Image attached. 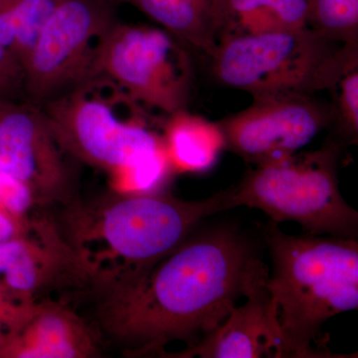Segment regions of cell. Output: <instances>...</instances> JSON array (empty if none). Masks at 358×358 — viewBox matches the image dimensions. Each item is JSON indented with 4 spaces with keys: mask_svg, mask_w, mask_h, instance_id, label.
Listing matches in <instances>:
<instances>
[{
    "mask_svg": "<svg viewBox=\"0 0 358 358\" xmlns=\"http://www.w3.org/2000/svg\"><path fill=\"white\" fill-rule=\"evenodd\" d=\"M268 268L248 235L229 224L193 231L147 274L94 287L96 333L126 357H159L173 341L187 348L220 326Z\"/></svg>",
    "mask_w": 358,
    "mask_h": 358,
    "instance_id": "1",
    "label": "cell"
},
{
    "mask_svg": "<svg viewBox=\"0 0 358 358\" xmlns=\"http://www.w3.org/2000/svg\"><path fill=\"white\" fill-rule=\"evenodd\" d=\"M231 188L185 200L162 192H122L92 203L65 205L66 241L83 259L93 284L131 282L147 274L205 219L233 209Z\"/></svg>",
    "mask_w": 358,
    "mask_h": 358,
    "instance_id": "2",
    "label": "cell"
},
{
    "mask_svg": "<svg viewBox=\"0 0 358 358\" xmlns=\"http://www.w3.org/2000/svg\"><path fill=\"white\" fill-rule=\"evenodd\" d=\"M272 273L266 287L286 358L348 357L327 348L322 326L358 308L357 239L289 235L271 221L264 230Z\"/></svg>",
    "mask_w": 358,
    "mask_h": 358,
    "instance_id": "3",
    "label": "cell"
},
{
    "mask_svg": "<svg viewBox=\"0 0 358 358\" xmlns=\"http://www.w3.org/2000/svg\"><path fill=\"white\" fill-rule=\"evenodd\" d=\"M61 147L76 162L121 176L166 152L159 117L100 74L39 106Z\"/></svg>",
    "mask_w": 358,
    "mask_h": 358,
    "instance_id": "4",
    "label": "cell"
},
{
    "mask_svg": "<svg viewBox=\"0 0 358 358\" xmlns=\"http://www.w3.org/2000/svg\"><path fill=\"white\" fill-rule=\"evenodd\" d=\"M210 70L223 86L252 98L331 93L358 60V44L327 39L310 27L228 37L218 41Z\"/></svg>",
    "mask_w": 358,
    "mask_h": 358,
    "instance_id": "5",
    "label": "cell"
},
{
    "mask_svg": "<svg viewBox=\"0 0 358 358\" xmlns=\"http://www.w3.org/2000/svg\"><path fill=\"white\" fill-rule=\"evenodd\" d=\"M343 148L331 136L317 150L250 169L231 188L233 208L247 206L275 223L300 224L306 234L357 239V211L339 190Z\"/></svg>",
    "mask_w": 358,
    "mask_h": 358,
    "instance_id": "6",
    "label": "cell"
},
{
    "mask_svg": "<svg viewBox=\"0 0 358 358\" xmlns=\"http://www.w3.org/2000/svg\"><path fill=\"white\" fill-rule=\"evenodd\" d=\"M117 7L113 0H60L26 63L25 101L44 105L100 75Z\"/></svg>",
    "mask_w": 358,
    "mask_h": 358,
    "instance_id": "7",
    "label": "cell"
},
{
    "mask_svg": "<svg viewBox=\"0 0 358 358\" xmlns=\"http://www.w3.org/2000/svg\"><path fill=\"white\" fill-rule=\"evenodd\" d=\"M189 47L159 26L119 22L103 50L100 74L164 117L187 110L194 67Z\"/></svg>",
    "mask_w": 358,
    "mask_h": 358,
    "instance_id": "8",
    "label": "cell"
},
{
    "mask_svg": "<svg viewBox=\"0 0 358 358\" xmlns=\"http://www.w3.org/2000/svg\"><path fill=\"white\" fill-rule=\"evenodd\" d=\"M331 103L315 96L253 98L248 108L219 122L226 148L254 166L300 152L334 122Z\"/></svg>",
    "mask_w": 358,
    "mask_h": 358,
    "instance_id": "9",
    "label": "cell"
},
{
    "mask_svg": "<svg viewBox=\"0 0 358 358\" xmlns=\"http://www.w3.org/2000/svg\"><path fill=\"white\" fill-rule=\"evenodd\" d=\"M70 160L39 106L22 101L0 109V173L28 186L37 204L75 199Z\"/></svg>",
    "mask_w": 358,
    "mask_h": 358,
    "instance_id": "10",
    "label": "cell"
},
{
    "mask_svg": "<svg viewBox=\"0 0 358 358\" xmlns=\"http://www.w3.org/2000/svg\"><path fill=\"white\" fill-rule=\"evenodd\" d=\"M87 264L55 224L30 220L20 236L0 243V285L16 300L35 303L55 289H90Z\"/></svg>",
    "mask_w": 358,
    "mask_h": 358,
    "instance_id": "11",
    "label": "cell"
},
{
    "mask_svg": "<svg viewBox=\"0 0 358 358\" xmlns=\"http://www.w3.org/2000/svg\"><path fill=\"white\" fill-rule=\"evenodd\" d=\"M266 281L247 294L220 326L199 343L178 352H162L171 358H286L279 324Z\"/></svg>",
    "mask_w": 358,
    "mask_h": 358,
    "instance_id": "12",
    "label": "cell"
},
{
    "mask_svg": "<svg viewBox=\"0 0 358 358\" xmlns=\"http://www.w3.org/2000/svg\"><path fill=\"white\" fill-rule=\"evenodd\" d=\"M95 327L57 301H37L29 319L0 348L6 358H90L101 353Z\"/></svg>",
    "mask_w": 358,
    "mask_h": 358,
    "instance_id": "13",
    "label": "cell"
},
{
    "mask_svg": "<svg viewBox=\"0 0 358 358\" xmlns=\"http://www.w3.org/2000/svg\"><path fill=\"white\" fill-rule=\"evenodd\" d=\"M140 10L190 49L210 57L217 46L220 0H113Z\"/></svg>",
    "mask_w": 358,
    "mask_h": 358,
    "instance_id": "14",
    "label": "cell"
},
{
    "mask_svg": "<svg viewBox=\"0 0 358 358\" xmlns=\"http://www.w3.org/2000/svg\"><path fill=\"white\" fill-rule=\"evenodd\" d=\"M162 136L174 171L202 173L215 166L225 138L219 122H213L187 110L167 115Z\"/></svg>",
    "mask_w": 358,
    "mask_h": 358,
    "instance_id": "15",
    "label": "cell"
},
{
    "mask_svg": "<svg viewBox=\"0 0 358 358\" xmlns=\"http://www.w3.org/2000/svg\"><path fill=\"white\" fill-rule=\"evenodd\" d=\"M308 0H220L217 43L228 37L307 27Z\"/></svg>",
    "mask_w": 358,
    "mask_h": 358,
    "instance_id": "16",
    "label": "cell"
},
{
    "mask_svg": "<svg viewBox=\"0 0 358 358\" xmlns=\"http://www.w3.org/2000/svg\"><path fill=\"white\" fill-rule=\"evenodd\" d=\"M59 2L60 0H0V42L23 72Z\"/></svg>",
    "mask_w": 358,
    "mask_h": 358,
    "instance_id": "17",
    "label": "cell"
},
{
    "mask_svg": "<svg viewBox=\"0 0 358 358\" xmlns=\"http://www.w3.org/2000/svg\"><path fill=\"white\" fill-rule=\"evenodd\" d=\"M308 27L338 43L358 44V0H308Z\"/></svg>",
    "mask_w": 358,
    "mask_h": 358,
    "instance_id": "18",
    "label": "cell"
},
{
    "mask_svg": "<svg viewBox=\"0 0 358 358\" xmlns=\"http://www.w3.org/2000/svg\"><path fill=\"white\" fill-rule=\"evenodd\" d=\"M331 94L334 115L331 136L343 147L355 145L358 134V60L346 68Z\"/></svg>",
    "mask_w": 358,
    "mask_h": 358,
    "instance_id": "19",
    "label": "cell"
},
{
    "mask_svg": "<svg viewBox=\"0 0 358 358\" xmlns=\"http://www.w3.org/2000/svg\"><path fill=\"white\" fill-rule=\"evenodd\" d=\"M35 303L16 300L0 285V348L24 326Z\"/></svg>",
    "mask_w": 358,
    "mask_h": 358,
    "instance_id": "20",
    "label": "cell"
},
{
    "mask_svg": "<svg viewBox=\"0 0 358 358\" xmlns=\"http://www.w3.org/2000/svg\"><path fill=\"white\" fill-rule=\"evenodd\" d=\"M25 101L24 72L0 42V109Z\"/></svg>",
    "mask_w": 358,
    "mask_h": 358,
    "instance_id": "21",
    "label": "cell"
},
{
    "mask_svg": "<svg viewBox=\"0 0 358 358\" xmlns=\"http://www.w3.org/2000/svg\"><path fill=\"white\" fill-rule=\"evenodd\" d=\"M36 203L34 195L24 183L0 173V206L17 218L27 217Z\"/></svg>",
    "mask_w": 358,
    "mask_h": 358,
    "instance_id": "22",
    "label": "cell"
},
{
    "mask_svg": "<svg viewBox=\"0 0 358 358\" xmlns=\"http://www.w3.org/2000/svg\"><path fill=\"white\" fill-rule=\"evenodd\" d=\"M29 218H17L0 206V243L20 236L29 227Z\"/></svg>",
    "mask_w": 358,
    "mask_h": 358,
    "instance_id": "23",
    "label": "cell"
}]
</instances>
